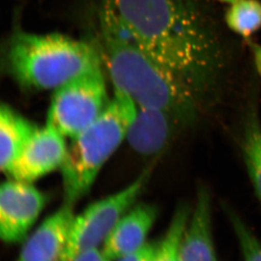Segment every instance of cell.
<instances>
[{
  "label": "cell",
  "mask_w": 261,
  "mask_h": 261,
  "mask_svg": "<svg viewBox=\"0 0 261 261\" xmlns=\"http://www.w3.org/2000/svg\"><path fill=\"white\" fill-rule=\"evenodd\" d=\"M37 126L0 103V171H7Z\"/></svg>",
  "instance_id": "cell-13"
},
{
  "label": "cell",
  "mask_w": 261,
  "mask_h": 261,
  "mask_svg": "<svg viewBox=\"0 0 261 261\" xmlns=\"http://www.w3.org/2000/svg\"><path fill=\"white\" fill-rule=\"evenodd\" d=\"M8 63L19 83L41 90H56L102 69L93 46L61 34H17L10 42Z\"/></svg>",
  "instance_id": "cell-3"
},
{
  "label": "cell",
  "mask_w": 261,
  "mask_h": 261,
  "mask_svg": "<svg viewBox=\"0 0 261 261\" xmlns=\"http://www.w3.org/2000/svg\"><path fill=\"white\" fill-rule=\"evenodd\" d=\"M158 216L155 205L136 203L124 215L103 244V251L112 260L140 249L147 243Z\"/></svg>",
  "instance_id": "cell-11"
},
{
  "label": "cell",
  "mask_w": 261,
  "mask_h": 261,
  "mask_svg": "<svg viewBox=\"0 0 261 261\" xmlns=\"http://www.w3.org/2000/svg\"><path fill=\"white\" fill-rule=\"evenodd\" d=\"M111 100L102 69L70 81L55 90L47 125L73 138L90 126Z\"/></svg>",
  "instance_id": "cell-6"
},
{
  "label": "cell",
  "mask_w": 261,
  "mask_h": 261,
  "mask_svg": "<svg viewBox=\"0 0 261 261\" xmlns=\"http://www.w3.org/2000/svg\"><path fill=\"white\" fill-rule=\"evenodd\" d=\"M156 247L155 244L146 243L140 249L120 257L115 261H153Z\"/></svg>",
  "instance_id": "cell-18"
},
{
  "label": "cell",
  "mask_w": 261,
  "mask_h": 261,
  "mask_svg": "<svg viewBox=\"0 0 261 261\" xmlns=\"http://www.w3.org/2000/svg\"><path fill=\"white\" fill-rule=\"evenodd\" d=\"M45 204V195L32 184L11 179L0 184V239H25Z\"/></svg>",
  "instance_id": "cell-7"
},
{
  "label": "cell",
  "mask_w": 261,
  "mask_h": 261,
  "mask_svg": "<svg viewBox=\"0 0 261 261\" xmlns=\"http://www.w3.org/2000/svg\"><path fill=\"white\" fill-rule=\"evenodd\" d=\"M243 152L249 177L261 201V125L254 110L249 114L245 123Z\"/></svg>",
  "instance_id": "cell-14"
},
{
  "label": "cell",
  "mask_w": 261,
  "mask_h": 261,
  "mask_svg": "<svg viewBox=\"0 0 261 261\" xmlns=\"http://www.w3.org/2000/svg\"><path fill=\"white\" fill-rule=\"evenodd\" d=\"M251 47L257 70L261 76V46L258 45V44H252Z\"/></svg>",
  "instance_id": "cell-20"
},
{
  "label": "cell",
  "mask_w": 261,
  "mask_h": 261,
  "mask_svg": "<svg viewBox=\"0 0 261 261\" xmlns=\"http://www.w3.org/2000/svg\"><path fill=\"white\" fill-rule=\"evenodd\" d=\"M227 213L239 241L243 261H261V242L238 214L231 210H227Z\"/></svg>",
  "instance_id": "cell-17"
},
{
  "label": "cell",
  "mask_w": 261,
  "mask_h": 261,
  "mask_svg": "<svg viewBox=\"0 0 261 261\" xmlns=\"http://www.w3.org/2000/svg\"><path fill=\"white\" fill-rule=\"evenodd\" d=\"M69 261H112L103 249L94 248L81 252Z\"/></svg>",
  "instance_id": "cell-19"
},
{
  "label": "cell",
  "mask_w": 261,
  "mask_h": 261,
  "mask_svg": "<svg viewBox=\"0 0 261 261\" xmlns=\"http://www.w3.org/2000/svg\"><path fill=\"white\" fill-rule=\"evenodd\" d=\"M137 105L123 93L114 97L102 115L71 138L61 170L65 203H74L90 191L107 161L126 139Z\"/></svg>",
  "instance_id": "cell-4"
},
{
  "label": "cell",
  "mask_w": 261,
  "mask_h": 261,
  "mask_svg": "<svg viewBox=\"0 0 261 261\" xmlns=\"http://www.w3.org/2000/svg\"><path fill=\"white\" fill-rule=\"evenodd\" d=\"M219 1H221V2L227 3V4H232V3L237 2V1H239V0H219Z\"/></svg>",
  "instance_id": "cell-21"
},
{
  "label": "cell",
  "mask_w": 261,
  "mask_h": 261,
  "mask_svg": "<svg viewBox=\"0 0 261 261\" xmlns=\"http://www.w3.org/2000/svg\"><path fill=\"white\" fill-rule=\"evenodd\" d=\"M179 258L180 261H218L212 232L211 194L205 188L198 190L181 237Z\"/></svg>",
  "instance_id": "cell-12"
},
{
  "label": "cell",
  "mask_w": 261,
  "mask_h": 261,
  "mask_svg": "<svg viewBox=\"0 0 261 261\" xmlns=\"http://www.w3.org/2000/svg\"><path fill=\"white\" fill-rule=\"evenodd\" d=\"M150 174L151 169L146 168L124 189L90 203L74 216L61 261H69L81 252L103 245L120 219L137 203Z\"/></svg>",
  "instance_id": "cell-5"
},
{
  "label": "cell",
  "mask_w": 261,
  "mask_h": 261,
  "mask_svg": "<svg viewBox=\"0 0 261 261\" xmlns=\"http://www.w3.org/2000/svg\"><path fill=\"white\" fill-rule=\"evenodd\" d=\"M99 17L113 23L198 101L212 89L221 49L189 0H103Z\"/></svg>",
  "instance_id": "cell-1"
},
{
  "label": "cell",
  "mask_w": 261,
  "mask_h": 261,
  "mask_svg": "<svg viewBox=\"0 0 261 261\" xmlns=\"http://www.w3.org/2000/svg\"><path fill=\"white\" fill-rule=\"evenodd\" d=\"M65 138L48 125L37 127L8 169V175L13 180L33 184L61 169L67 152Z\"/></svg>",
  "instance_id": "cell-8"
},
{
  "label": "cell",
  "mask_w": 261,
  "mask_h": 261,
  "mask_svg": "<svg viewBox=\"0 0 261 261\" xmlns=\"http://www.w3.org/2000/svg\"><path fill=\"white\" fill-rule=\"evenodd\" d=\"M176 125L178 121L167 111L137 106L126 140L141 155H158L170 143Z\"/></svg>",
  "instance_id": "cell-10"
},
{
  "label": "cell",
  "mask_w": 261,
  "mask_h": 261,
  "mask_svg": "<svg viewBox=\"0 0 261 261\" xmlns=\"http://www.w3.org/2000/svg\"><path fill=\"white\" fill-rule=\"evenodd\" d=\"M190 215L191 208L188 204H180L177 207L166 235L156 247L153 261H180V243Z\"/></svg>",
  "instance_id": "cell-16"
},
{
  "label": "cell",
  "mask_w": 261,
  "mask_h": 261,
  "mask_svg": "<svg viewBox=\"0 0 261 261\" xmlns=\"http://www.w3.org/2000/svg\"><path fill=\"white\" fill-rule=\"evenodd\" d=\"M100 30L115 91L137 106L167 111L179 124L195 118L199 101L170 71L111 21L100 18Z\"/></svg>",
  "instance_id": "cell-2"
},
{
  "label": "cell",
  "mask_w": 261,
  "mask_h": 261,
  "mask_svg": "<svg viewBox=\"0 0 261 261\" xmlns=\"http://www.w3.org/2000/svg\"><path fill=\"white\" fill-rule=\"evenodd\" d=\"M226 25L233 33L248 38L261 28V1L239 0L226 13Z\"/></svg>",
  "instance_id": "cell-15"
},
{
  "label": "cell",
  "mask_w": 261,
  "mask_h": 261,
  "mask_svg": "<svg viewBox=\"0 0 261 261\" xmlns=\"http://www.w3.org/2000/svg\"><path fill=\"white\" fill-rule=\"evenodd\" d=\"M74 216L72 204L64 203L38 226L15 261H61Z\"/></svg>",
  "instance_id": "cell-9"
}]
</instances>
